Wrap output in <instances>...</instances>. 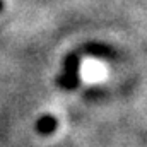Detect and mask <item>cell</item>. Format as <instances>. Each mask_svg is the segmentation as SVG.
Segmentation results:
<instances>
[{"mask_svg":"<svg viewBox=\"0 0 147 147\" xmlns=\"http://www.w3.org/2000/svg\"><path fill=\"white\" fill-rule=\"evenodd\" d=\"M57 127H58V120L53 115H43V116L38 118V121H36V130H38V134H41V135L53 134L57 130Z\"/></svg>","mask_w":147,"mask_h":147,"instance_id":"obj_1","label":"cell"},{"mask_svg":"<svg viewBox=\"0 0 147 147\" xmlns=\"http://www.w3.org/2000/svg\"><path fill=\"white\" fill-rule=\"evenodd\" d=\"M58 86L63 89H75L79 86V72H65L58 77Z\"/></svg>","mask_w":147,"mask_h":147,"instance_id":"obj_2","label":"cell"},{"mask_svg":"<svg viewBox=\"0 0 147 147\" xmlns=\"http://www.w3.org/2000/svg\"><path fill=\"white\" fill-rule=\"evenodd\" d=\"M2 9H3V0H0V12H2Z\"/></svg>","mask_w":147,"mask_h":147,"instance_id":"obj_3","label":"cell"}]
</instances>
